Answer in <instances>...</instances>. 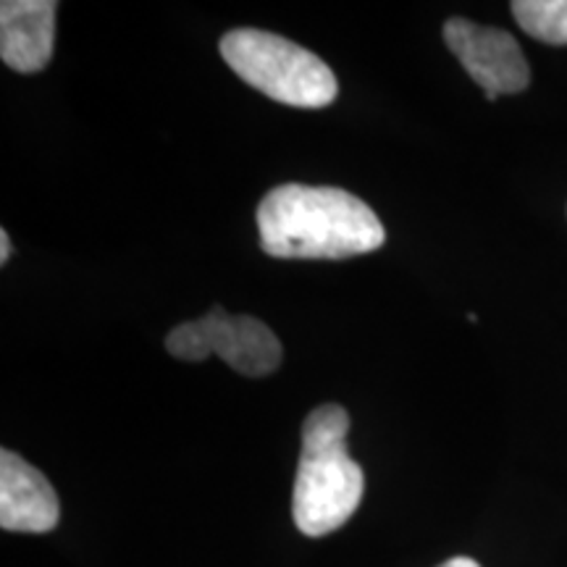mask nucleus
Segmentation results:
<instances>
[{
  "instance_id": "obj_1",
  "label": "nucleus",
  "mask_w": 567,
  "mask_h": 567,
  "mask_svg": "<svg viewBox=\"0 0 567 567\" xmlns=\"http://www.w3.org/2000/svg\"><path fill=\"white\" fill-rule=\"evenodd\" d=\"M260 247L284 260H342L379 250L386 231L368 205L339 187L281 184L258 205Z\"/></svg>"
},
{
  "instance_id": "obj_2",
  "label": "nucleus",
  "mask_w": 567,
  "mask_h": 567,
  "mask_svg": "<svg viewBox=\"0 0 567 567\" xmlns=\"http://www.w3.org/2000/svg\"><path fill=\"white\" fill-rule=\"evenodd\" d=\"M350 415L342 405H321L305 417L302 452L297 465L292 517L300 534H334L360 507L365 476L347 452Z\"/></svg>"
},
{
  "instance_id": "obj_3",
  "label": "nucleus",
  "mask_w": 567,
  "mask_h": 567,
  "mask_svg": "<svg viewBox=\"0 0 567 567\" xmlns=\"http://www.w3.org/2000/svg\"><path fill=\"white\" fill-rule=\"evenodd\" d=\"M221 55L239 80L295 109H326L337 101V76L316 53L264 30H231L221 38Z\"/></svg>"
},
{
  "instance_id": "obj_4",
  "label": "nucleus",
  "mask_w": 567,
  "mask_h": 567,
  "mask_svg": "<svg viewBox=\"0 0 567 567\" xmlns=\"http://www.w3.org/2000/svg\"><path fill=\"white\" fill-rule=\"evenodd\" d=\"M166 350L187 363H203L218 354L243 375H268L281 365V342L264 321L252 316H231L221 305L210 308L200 321L176 326L166 337Z\"/></svg>"
},
{
  "instance_id": "obj_5",
  "label": "nucleus",
  "mask_w": 567,
  "mask_h": 567,
  "mask_svg": "<svg viewBox=\"0 0 567 567\" xmlns=\"http://www.w3.org/2000/svg\"><path fill=\"white\" fill-rule=\"evenodd\" d=\"M444 42L473 76V82L486 90L488 101L528 87V61L509 32L457 17L444 24Z\"/></svg>"
},
{
  "instance_id": "obj_6",
  "label": "nucleus",
  "mask_w": 567,
  "mask_h": 567,
  "mask_svg": "<svg viewBox=\"0 0 567 567\" xmlns=\"http://www.w3.org/2000/svg\"><path fill=\"white\" fill-rule=\"evenodd\" d=\"M61 507L51 481L17 452H0V526L17 534H48L59 526Z\"/></svg>"
},
{
  "instance_id": "obj_7",
  "label": "nucleus",
  "mask_w": 567,
  "mask_h": 567,
  "mask_svg": "<svg viewBox=\"0 0 567 567\" xmlns=\"http://www.w3.org/2000/svg\"><path fill=\"white\" fill-rule=\"evenodd\" d=\"M53 0H3L0 3V59L19 74L48 66L55 42Z\"/></svg>"
},
{
  "instance_id": "obj_8",
  "label": "nucleus",
  "mask_w": 567,
  "mask_h": 567,
  "mask_svg": "<svg viewBox=\"0 0 567 567\" xmlns=\"http://www.w3.org/2000/svg\"><path fill=\"white\" fill-rule=\"evenodd\" d=\"M513 17L530 38L567 45V0H515Z\"/></svg>"
},
{
  "instance_id": "obj_9",
  "label": "nucleus",
  "mask_w": 567,
  "mask_h": 567,
  "mask_svg": "<svg viewBox=\"0 0 567 567\" xmlns=\"http://www.w3.org/2000/svg\"><path fill=\"white\" fill-rule=\"evenodd\" d=\"M11 258V237L9 231H0V264H9Z\"/></svg>"
},
{
  "instance_id": "obj_10",
  "label": "nucleus",
  "mask_w": 567,
  "mask_h": 567,
  "mask_svg": "<svg viewBox=\"0 0 567 567\" xmlns=\"http://www.w3.org/2000/svg\"><path fill=\"white\" fill-rule=\"evenodd\" d=\"M439 567H481L476 559H471V557H452V559H446L444 565H439Z\"/></svg>"
}]
</instances>
